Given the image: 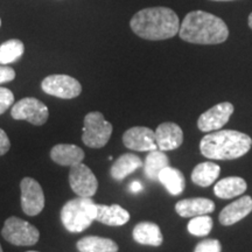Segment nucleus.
I'll use <instances>...</instances> for the list:
<instances>
[{"label": "nucleus", "mask_w": 252, "mask_h": 252, "mask_svg": "<svg viewBox=\"0 0 252 252\" xmlns=\"http://www.w3.org/2000/svg\"><path fill=\"white\" fill-rule=\"evenodd\" d=\"M130 26L141 39L161 41L172 39L179 33L180 21L171 8L150 7L137 12L131 19Z\"/></svg>", "instance_id": "obj_1"}, {"label": "nucleus", "mask_w": 252, "mask_h": 252, "mask_svg": "<svg viewBox=\"0 0 252 252\" xmlns=\"http://www.w3.org/2000/svg\"><path fill=\"white\" fill-rule=\"evenodd\" d=\"M179 35L186 42L196 45H219L229 36L228 26L222 19L204 11H193L186 15Z\"/></svg>", "instance_id": "obj_2"}, {"label": "nucleus", "mask_w": 252, "mask_h": 252, "mask_svg": "<svg viewBox=\"0 0 252 252\" xmlns=\"http://www.w3.org/2000/svg\"><path fill=\"white\" fill-rule=\"evenodd\" d=\"M252 147V139L243 132L219 130L207 133L201 139L200 151L212 160H234L243 157Z\"/></svg>", "instance_id": "obj_3"}, {"label": "nucleus", "mask_w": 252, "mask_h": 252, "mask_svg": "<svg viewBox=\"0 0 252 252\" xmlns=\"http://www.w3.org/2000/svg\"><path fill=\"white\" fill-rule=\"evenodd\" d=\"M97 203L91 197H81L68 201L61 210L62 224L69 232H82L96 220Z\"/></svg>", "instance_id": "obj_4"}, {"label": "nucleus", "mask_w": 252, "mask_h": 252, "mask_svg": "<svg viewBox=\"0 0 252 252\" xmlns=\"http://www.w3.org/2000/svg\"><path fill=\"white\" fill-rule=\"evenodd\" d=\"M112 124L98 111L89 112L84 118L82 141L90 149H102L109 143L112 134Z\"/></svg>", "instance_id": "obj_5"}, {"label": "nucleus", "mask_w": 252, "mask_h": 252, "mask_svg": "<svg viewBox=\"0 0 252 252\" xmlns=\"http://www.w3.org/2000/svg\"><path fill=\"white\" fill-rule=\"evenodd\" d=\"M1 235L5 241L17 247H32L40 239V232L36 226L15 216L8 217L5 220Z\"/></svg>", "instance_id": "obj_6"}, {"label": "nucleus", "mask_w": 252, "mask_h": 252, "mask_svg": "<svg viewBox=\"0 0 252 252\" xmlns=\"http://www.w3.org/2000/svg\"><path fill=\"white\" fill-rule=\"evenodd\" d=\"M12 118L15 121H27L31 124L41 126L48 121L49 111L47 105L34 97H26L12 106Z\"/></svg>", "instance_id": "obj_7"}, {"label": "nucleus", "mask_w": 252, "mask_h": 252, "mask_svg": "<svg viewBox=\"0 0 252 252\" xmlns=\"http://www.w3.org/2000/svg\"><path fill=\"white\" fill-rule=\"evenodd\" d=\"M41 88L50 96L63 99L76 98L82 93L80 82L68 75H49L42 81Z\"/></svg>", "instance_id": "obj_8"}, {"label": "nucleus", "mask_w": 252, "mask_h": 252, "mask_svg": "<svg viewBox=\"0 0 252 252\" xmlns=\"http://www.w3.org/2000/svg\"><path fill=\"white\" fill-rule=\"evenodd\" d=\"M69 185L75 194L81 197H93L98 189V181L93 171L84 163L72 166L69 172Z\"/></svg>", "instance_id": "obj_9"}, {"label": "nucleus", "mask_w": 252, "mask_h": 252, "mask_svg": "<svg viewBox=\"0 0 252 252\" xmlns=\"http://www.w3.org/2000/svg\"><path fill=\"white\" fill-rule=\"evenodd\" d=\"M21 208L28 216H36L45 208V194L39 182L32 178H24L20 182Z\"/></svg>", "instance_id": "obj_10"}, {"label": "nucleus", "mask_w": 252, "mask_h": 252, "mask_svg": "<svg viewBox=\"0 0 252 252\" xmlns=\"http://www.w3.org/2000/svg\"><path fill=\"white\" fill-rule=\"evenodd\" d=\"M234 111L235 108L231 103L223 102L216 104L215 106L200 116L197 121L198 130L204 133L220 130L229 122Z\"/></svg>", "instance_id": "obj_11"}, {"label": "nucleus", "mask_w": 252, "mask_h": 252, "mask_svg": "<svg viewBox=\"0 0 252 252\" xmlns=\"http://www.w3.org/2000/svg\"><path fill=\"white\" fill-rule=\"evenodd\" d=\"M123 143L128 150L138 152H151L158 149L156 132L145 126H134L123 134Z\"/></svg>", "instance_id": "obj_12"}, {"label": "nucleus", "mask_w": 252, "mask_h": 252, "mask_svg": "<svg viewBox=\"0 0 252 252\" xmlns=\"http://www.w3.org/2000/svg\"><path fill=\"white\" fill-rule=\"evenodd\" d=\"M156 143L158 150L167 152L179 149L184 143V132L182 128L175 123L166 122L157 127Z\"/></svg>", "instance_id": "obj_13"}, {"label": "nucleus", "mask_w": 252, "mask_h": 252, "mask_svg": "<svg viewBox=\"0 0 252 252\" xmlns=\"http://www.w3.org/2000/svg\"><path fill=\"white\" fill-rule=\"evenodd\" d=\"M251 212L252 197L245 195V196L237 198L232 203H230L225 208H223V210L220 213L219 216L220 223L224 226H230L243 220Z\"/></svg>", "instance_id": "obj_14"}, {"label": "nucleus", "mask_w": 252, "mask_h": 252, "mask_svg": "<svg viewBox=\"0 0 252 252\" xmlns=\"http://www.w3.org/2000/svg\"><path fill=\"white\" fill-rule=\"evenodd\" d=\"M214 210H215V203L206 197L185 198L175 204V212L184 219L208 215Z\"/></svg>", "instance_id": "obj_15"}, {"label": "nucleus", "mask_w": 252, "mask_h": 252, "mask_svg": "<svg viewBox=\"0 0 252 252\" xmlns=\"http://www.w3.org/2000/svg\"><path fill=\"white\" fill-rule=\"evenodd\" d=\"M84 151L81 147L72 144L55 145L50 151V158L55 163L60 166L72 167L83 161Z\"/></svg>", "instance_id": "obj_16"}, {"label": "nucleus", "mask_w": 252, "mask_h": 252, "mask_svg": "<svg viewBox=\"0 0 252 252\" xmlns=\"http://www.w3.org/2000/svg\"><path fill=\"white\" fill-rule=\"evenodd\" d=\"M130 220V213L119 204L105 206V204H97L96 220L110 226L124 225Z\"/></svg>", "instance_id": "obj_17"}, {"label": "nucleus", "mask_w": 252, "mask_h": 252, "mask_svg": "<svg viewBox=\"0 0 252 252\" xmlns=\"http://www.w3.org/2000/svg\"><path fill=\"white\" fill-rule=\"evenodd\" d=\"M132 236L137 243L150 247H160L163 242L160 226L153 222H140L134 226Z\"/></svg>", "instance_id": "obj_18"}, {"label": "nucleus", "mask_w": 252, "mask_h": 252, "mask_svg": "<svg viewBox=\"0 0 252 252\" xmlns=\"http://www.w3.org/2000/svg\"><path fill=\"white\" fill-rule=\"evenodd\" d=\"M248 189L247 181L239 176H228L217 181L214 187V194L222 200H229L243 195Z\"/></svg>", "instance_id": "obj_19"}, {"label": "nucleus", "mask_w": 252, "mask_h": 252, "mask_svg": "<svg viewBox=\"0 0 252 252\" xmlns=\"http://www.w3.org/2000/svg\"><path fill=\"white\" fill-rule=\"evenodd\" d=\"M141 166H143V161L139 157L132 153H126L116 160L110 169V174L116 181H122Z\"/></svg>", "instance_id": "obj_20"}, {"label": "nucleus", "mask_w": 252, "mask_h": 252, "mask_svg": "<svg viewBox=\"0 0 252 252\" xmlns=\"http://www.w3.org/2000/svg\"><path fill=\"white\" fill-rule=\"evenodd\" d=\"M158 181H160L166 188V190L173 196H178L185 190L186 180L180 169L174 167L167 166L160 172L158 176Z\"/></svg>", "instance_id": "obj_21"}, {"label": "nucleus", "mask_w": 252, "mask_h": 252, "mask_svg": "<svg viewBox=\"0 0 252 252\" xmlns=\"http://www.w3.org/2000/svg\"><path fill=\"white\" fill-rule=\"evenodd\" d=\"M220 173V167L215 162H201L191 172V181L200 187H209L217 180Z\"/></svg>", "instance_id": "obj_22"}, {"label": "nucleus", "mask_w": 252, "mask_h": 252, "mask_svg": "<svg viewBox=\"0 0 252 252\" xmlns=\"http://www.w3.org/2000/svg\"><path fill=\"white\" fill-rule=\"evenodd\" d=\"M80 252H118V244L110 238L99 236H87L76 244Z\"/></svg>", "instance_id": "obj_23"}, {"label": "nucleus", "mask_w": 252, "mask_h": 252, "mask_svg": "<svg viewBox=\"0 0 252 252\" xmlns=\"http://www.w3.org/2000/svg\"><path fill=\"white\" fill-rule=\"evenodd\" d=\"M169 166V158L166 156L165 152L160 150H154L147 154L146 159L144 162V171L145 174L149 179L153 181L158 180L160 172L163 168Z\"/></svg>", "instance_id": "obj_24"}, {"label": "nucleus", "mask_w": 252, "mask_h": 252, "mask_svg": "<svg viewBox=\"0 0 252 252\" xmlns=\"http://www.w3.org/2000/svg\"><path fill=\"white\" fill-rule=\"evenodd\" d=\"M25 53V46L20 40L12 39L0 45V64L6 65L18 61Z\"/></svg>", "instance_id": "obj_25"}, {"label": "nucleus", "mask_w": 252, "mask_h": 252, "mask_svg": "<svg viewBox=\"0 0 252 252\" xmlns=\"http://www.w3.org/2000/svg\"><path fill=\"white\" fill-rule=\"evenodd\" d=\"M213 219L208 215L195 216L188 222L187 230L190 235L196 237H203L210 234L213 229Z\"/></svg>", "instance_id": "obj_26"}, {"label": "nucleus", "mask_w": 252, "mask_h": 252, "mask_svg": "<svg viewBox=\"0 0 252 252\" xmlns=\"http://www.w3.org/2000/svg\"><path fill=\"white\" fill-rule=\"evenodd\" d=\"M222 245L217 239H204L195 248L194 252H220Z\"/></svg>", "instance_id": "obj_27"}, {"label": "nucleus", "mask_w": 252, "mask_h": 252, "mask_svg": "<svg viewBox=\"0 0 252 252\" xmlns=\"http://www.w3.org/2000/svg\"><path fill=\"white\" fill-rule=\"evenodd\" d=\"M14 103V94L7 88L0 87V115L7 111L11 105Z\"/></svg>", "instance_id": "obj_28"}, {"label": "nucleus", "mask_w": 252, "mask_h": 252, "mask_svg": "<svg viewBox=\"0 0 252 252\" xmlns=\"http://www.w3.org/2000/svg\"><path fill=\"white\" fill-rule=\"evenodd\" d=\"M15 78V71L13 68L8 65L0 64V84L7 83V82L13 81Z\"/></svg>", "instance_id": "obj_29"}, {"label": "nucleus", "mask_w": 252, "mask_h": 252, "mask_svg": "<svg viewBox=\"0 0 252 252\" xmlns=\"http://www.w3.org/2000/svg\"><path fill=\"white\" fill-rule=\"evenodd\" d=\"M11 149V141L6 132L0 128V157L4 156Z\"/></svg>", "instance_id": "obj_30"}, {"label": "nucleus", "mask_w": 252, "mask_h": 252, "mask_svg": "<svg viewBox=\"0 0 252 252\" xmlns=\"http://www.w3.org/2000/svg\"><path fill=\"white\" fill-rule=\"evenodd\" d=\"M130 190L132 193H139V191L143 190V185L139 181H133L130 185Z\"/></svg>", "instance_id": "obj_31"}, {"label": "nucleus", "mask_w": 252, "mask_h": 252, "mask_svg": "<svg viewBox=\"0 0 252 252\" xmlns=\"http://www.w3.org/2000/svg\"><path fill=\"white\" fill-rule=\"evenodd\" d=\"M249 27L252 30V13L249 15Z\"/></svg>", "instance_id": "obj_32"}, {"label": "nucleus", "mask_w": 252, "mask_h": 252, "mask_svg": "<svg viewBox=\"0 0 252 252\" xmlns=\"http://www.w3.org/2000/svg\"><path fill=\"white\" fill-rule=\"evenodd\" d=\"M214 1H231V0H214Z\"/></svg>", "instance_id": "obj_33"}, {"label": "nucleus", "mask_w": 252, "mask_h": 252, "mask_svg": "<svg viewBox=\"0 0 252 252\" xmlns=\"http://www.w3.org/2000/svg\"><path fill=\"white\" fill-rule=\"evenodd\" d=\"M0 252H4V251H2V248H1V245H0Z\"/></svg>", "instance_id": "obj_34"}, {"label": "nucleus", "mask_w": 252, "mask_h": 252, "mask_svg": "<svg viewBox=\"0 0 252 252\" xmlns=\"http://www.w3.org/2000/svg\"><path fill=\"white\" fill-rule=\"evenodd\" d=\"M27 252H39V251H27Z\"/></svg>", "instance_id": "obj_35"}, {"label": "nucleus", "mask_w": 252, "mask_h": 252, "mask_svg": "<svg viewBox=\"0 0 252 252\" xmlns=\"http://www.w3.org/2000/svg\"><path fill=\"white\" fill-rule=\"evenodd\" d=\"M0 26H1V20H0Z\"/></svg>", "instance_id": "obj_36"}]
</instances>
